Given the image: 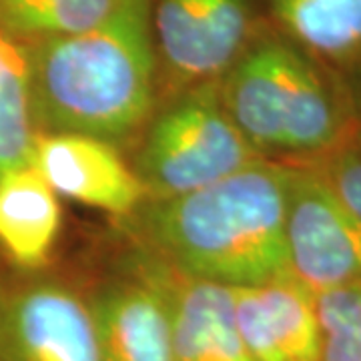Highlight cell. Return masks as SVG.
I'll use <instances>...</instances> for the list:
<instances>
[{"mask_svg":"<svg viewBox=\"0 0 361 361\" xmlns=\"http://www.w3.org/2000/svg\"><path fill=\"white\" fill-rule=\"evenodd\" d=\"M153 0H123L85 32L26 42L37 133H77L121 141L155 103Z\"/></svg>","mask_w":361,"mask_h":361,"instance_id":"6da1fadb","label":"cell"},{"mask_svg":"<svg viewBox=\"0 0 361 361\" xmlns=\"http://www.w3.org/2000/svg\"><path fill=\"white\" fill-rule=\"evenodd\" d=\"M293 165L257 159L149 213L151 239L185 277L247 287L289 275L285 247Z\"/></svg>","mask_w":361,"mask_h":361,"instance_id":"7a4b0ae2","label":"cell"},{"mask_svg":"<svg viewBox=\"0 0 361 361\" xmlns=\"http://www.w3.org/2000/svg\"><path fill=\"white\" fill-rule=\"evenodd\" d=\"M219 97L261 159L319 161L360 127L329 68L281 32L253 37L221 77Z\"/></svg>","mask_w":361,"mask_h":361,"instance_id":"3957f363","label":"cell"},{"mask_svg":"<svg viewBox=\"0 0 361 361\" xmlns=\"http://www.w3.org/2000/svg\"><path fill=\"white\" fill-rule=\"evenodd\" d=\"M261 157L227 115L219 80L189 87L147 133L137 177L159 201L199 191Z\"/></svg>","mask_w":361,"mask_h":361,"instance_id":"277c9868","label":"cell"},{"mask_svg":"<svg viewBox=\"0 0 361 361\" xmlns=\"http://www.w3.org/2000/svg\"><path fill=\"white\" fill-rule=\"evenodd\" d=\"M285 247L289 275L311 293L361 283V221L313 165H293Z\"/></svg>","mask_w":361,"mask_h":361,"instance_id":"5b68a950","label":"cell"},{"mask_svg":"<svg viewBox=\"0 0 361 361\" xmlns=\"http://www.w3.org/2000/svg\"><path fill=\"white\" fill-rule=\"evenodd\" d=\"M159 63L185 87L215 82L255 37L249 0H153Z\"/></svg>","mask_w":361,"mask_h":361,"instance_id":"8992f818","label":"cell"},{"mask_svg":"<svg viewBox=\"0 0 361 361\" xmlns=\"http://www.w3.org/2000/svg\"><path fill=\"white\" fill-rule=\"evenodd\" d=\"M0 361H104L90 307L54 283H0Z\"/></svg>","mask_w":361,"mask_h":361,"instance_id":"52a82bcc","label":"cell"},{"mask_svg":"<svg viewBox=\"0 0 361 361\" xmlns=\"http://www.w3.org/2000/svg\"><path fill=\"white\" fill-rule=\"evenodd\" d=\"M30 165L56 195L125 215L141 203L145 187L111 142L77 133H39Z\"/></svg>","mask_w":361,"mask_h":361,"instance_id":"ba28073f","label":"cell"},{"mask_svg":"<svg viewBox=\"0 0 361 361\" xmlns=\"http://www.w3.org/2000/svg\"><path fill=\"white\" fill-rule=\"evenodd\" d=\"M237 331L253 361H322L313 293L291 275L231 287Z\"/></svg>","mask_w":361,"mask_h":361,"instance_id":"9c48e42d","label":"cell"},{"mask_svg":"<svg viewBox=\"0 0 361 361\" xmlns=\"http://www.w3.org/2000/svg\"><path fill=\"white\" fill-rule=\"evenodd\" d=\"M104 361H175L167 297L145 285H118L92 301Z\"/></svg>","mask_w":361,"mask_h":361,"instance_id":"30bf717a","label":"cell"},{"mask_svg":"<svg viewBox=\"0 0 361 361\" xmlns=\"http://www.w3.org/2000/svg\"><path fill=\"white\" fill-rule=\"evenodd\" d=\"M167 303L175 361H253L235 325L231 287L185 277Z\"/></svg>","mask_w":361,"mask_h":361,"instance_id":"8fae6325","label":"cell"},{"mask_svg":"<svg viewBox=\"0 0 361 361\" xmlns=\"http://www.w3.org/2000/svg\"><path fill=\"white\" fill-rule=\"evenodd\" d=\"M61 229L59 195L32 165L0 175V251L35 269L51 255Z\"/></svg>","mask_w":361,"mask_h":361,"instance_id":"7c38bea8","label":"cell"},{"mask_svg":"<svg viewBox=\"0 0 361 361\" xmlns=\"http://www.w3.org/2000/svg\"><path fill=\"white\" fill-rule=\"evenodd\" d=\"M277 32L327 68L361 65V0H267Z\"/></svg>","mask_w":361,"mask_h":361,"instance_id":"4fadbf2b","label":"cell"},{"mask_svg":"<svg viewBox=\"0 0 361 361\" xmlns=\"http://www.w3.org/2000/svg\"><path fill=\"white\" fill-rule=\"evenodd\" d=\"M37 135L28 44L0 25V175L30 165Z\"/></svg>","mask_w":361,"mask_h":361,"instance_id":"5bb4252c","label":"cell"},{"mask_svg":"<svg viewBox=\"0 0 361 361\" xmlns=\"http://www.w3.org/2000/svg\"><path fill=\"white\" fill-rule=\"evenodd\" d=\"M123 0H0V25L25 42L85 32Z\"/></svg>","mask_w":361,"mask_h":361,"instance_id":"9a60e30c","label":"cell"},{"mask_svg":"<svg viewBox=\"0 0 361 361\" xmlns=\"http://www.w3.org/2000/svg\"><path fill=\"white\" fill-rule=\"evenodd\" d=\"M322 329V361H361V283L313 293Z\"/></svg>","mask_w":361,"mask_h":361,"instance_id":"2e32d148","label":"cell"},{"mask_svg":"<svg viewBox=\"0 0 361 361\" xmlns=\"http://www.w3.org/2000/svg\"><path fill=\"white\" fill-rule=\"evenodd\" d=\"M317 173L361 221V123L345 141L317 161Z\"/></svg>","mask_w":361,"mask_h":361,"instance_id":"e0dca14e","label":"cell"},{"mask_svg":"<svg viewBox=\"0 0 361 361\" xmlns=\"http://www.w3.org/2000/svg\"><path fill=\"white\" fill-rule=\"evenodd\" d=\"M353 77H355V106H357V111H360L361 116V65L360 68L353 73Z\"/></svg>","mask_w":361,"mask_h":361,"instance_id":"ac0fdd59","label":"cell"}]
</instances>
